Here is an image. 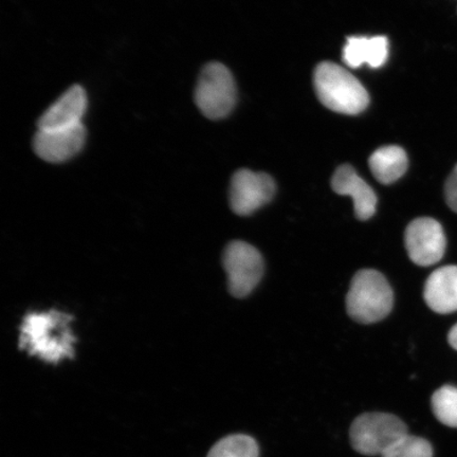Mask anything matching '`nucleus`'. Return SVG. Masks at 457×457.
I'll return each instance as SVG.
<instances>
[{
  "label": "nucleus",
  "instance_id": "nucleus-10",
  "mask_svg": "<svg viewBox=\"0 0 457 457\" xmlns=\"http://www.w3.org/2000/svg\"><path fill=\"white\" fill-rule=\"evenodd\" d=\"M331 187L339 195L352 197L358 220H368L375 215L376 194L351 165L343 164L337 169Z\"/></svg>",
  "mask_w": 457,
  "mask_h": 457
},
{
  "label": "nucleus",
  "instance_id": "nucleus-1",
  "mask_svg": "<svg viewBox=\"0 0 457 457\" xmlns=\"http://www.w3.org/2000/svg\"><path fill=\"white\" fill-rule=\"evenodd\" d=\"M71 321L70 314L57 311L27 314L21 328V350L53 364L73 358Z\"/></svg>",
  "mask_w": 457,
  "mask_h": 457
},
{
  "label": "nucleus",
  "instance_id": "nucleus-11",
  "mask_svg": "<svg viewBox=\"0 0 457 457\" xmlns=\"http://www.w3.org/2000/svg\"><path fill=\"white\" fill-rule=\"evenodd\" d=\"M86 108L87 96L85 90L79 85H73L39 118L38 129H65L82 123Z\"/></svg>",
  "mask_w": 457,
  "mask_h": 457
},
{
  "label": "nucleus",
  "instance_id": "nucleus-19",
  "mask_svg": "<svg viewBox=\"0 0 457 457\" xmlns=\"http://www.w3.org/2000/svg\"><path fill=\"white\" fill-rule=\"evenodd\" d=\"M448 341L450 345L457 351V324L454 325L453 328H451L450 333L448 335Z\"/></svg>",
  "mask_w": 457,
  "mask_h": 457
},
{
  "label": "nucleus",
  "instance_id": "nucleus-13",
  "mask_svg": "<svg viewBox=\"0 0 457 457\" xmlns=\"http://www.w3.org/2000/svg\"><path fill=\"white\" fill-rule=\"evenodd\" d=\"M342 56L343 62L351 68H358L362 64H368L371 68L382 67L388 57L387 38L348 37Z\"/></svg>",
  "mask_w": 457,
  "mask_h": 457
},
{
  "label": "nucleus",
  "instance_id": "nucleus-14",
  "mask_svg": "<svg viewBox=\"0 0 457 457\" xmlns=\"http://www.w3.org/2000/svg\"><path fill=\"white\" fill-rule=\"evenodd\" d=\"M408 164L407 153L396 145L378 148L369 160L371 174L382 185H391L402 179L408 170Z\"/></svg>",
  "mask_w": 457,
  "mask_h": 457
},
{
  "label": "nucleus",
  "instance_id": "nucleus-9",
  "mask_svg": "<svg viewBox=\"0 0 457 457\" xmlns=\"http://www.w3.org/2000/svg\"><path fill=\"white\" fill-rule=\"evenodd\" d=\"M85 140L83 123L65 129H38L33 139V150L45 162L61 163L76 156Z\"/></svg>",
  "mask_w": 457,
  "mask_h": 457
},
{
  "label": "nucleus",
  "instance_id": "nucleus-15",
  "mask_svg": "<svg viewBox=\"0 0 457 457\" xmlns=\"http://www.w3.org/2000/svg\"><path fill=\"white\" fill-rule=\"evenodd\" d=\"M260 448L254 438L245 434H232L220 439L207 457H259Z\"/></svg>",
  "mask_w": 457,
  "mask_h": 457
},
{
  "label": "nucleus",
  "instance_id": "nucleus-2",
  "mask_svg": "<svg viewBox=\"0 0 457 457\" xmlns=\"http://www.w3.org/2000/svg\"><path fill=\"white\" fill-rule=\"evenodd\" d=\"M314 90L328 110L343 114H358L367 110L370 96L356 77L331 62L319 64L313 74Z\"/></svg>",
  "mask_w": 457,
  "mask_h": 457
},
{
  "label": "nucleus",
  "instance_id": "nucleus-16",
  "mask_svg": "<svg viewBox=\"0 0 457 457\" xmlns=\"http://www.w3.org/2000/svg\"><path fill=\"white\" fill-rule=\"evenodd\" d=\"M432 410L442 424L457 428V387L444 386L433 394Z\"/></svg>",
  "mask_w": 457,
  "mask_h": 457
},
{
  "label": "nucleus",
  "instance_id": "nucleus-7",
  "mask_svg": "<svg viewBox=\"0 0 457 457\" xmlns=\"http://www.w3.org/2000/svg\"><path fill=\"white\" fill-rule=\"evenodd\" d=\"M404 243L411 261L422 267L441 261L447 245L442 225L430 217H420L411 222L405 230Z\"/></svg>",
  "mask_w": 457,
  "mask_h": 457
},
{
  "label": "nucleus",
  "instance_id": "nucleus-12",
  "mask_svg": "<svg viewBox=\"0 0 457 457\" xmlns=\"http://www.w3.org/2000/svg\"><path fill=\"white\" fill-rule=\"evenodd\" d=\"M424 298L433 312H457V266H445L433 271L427 279Z\"/></svg>",
  "mask_w": 457,
  "mask_h": 457
},
{
  "label": "nucleus",
  "instance_id": "nucleus-5",
  "mask_svg": "<svg viewBox=\"0 0 457 457\" xmlns=\"http://www.w3.org/2000/svg\"><path fill=\"white\" fill-rule=\"evenodd\" d=\"M237 85L230 71L220 62H210L200 73L195 103L204 116L224 119L237 104Z\"/></svg>",
  "mask_w": 457,
  "mask_h": 457
},
{
  "label": "nucleus",
  "instance_id": "nucleus-3",
  "mask_svg": "<svg viewBox=\"0 0 457 457\" xmlns=\"http://www.w3.org/2000/svg\"><path fill=\"white\" fill-rule=\"evenodd\" d=\"M393 304V290L384 274L373 270H364L353 278L346 296V310L356 322H379L388 316Z\"/></svg>",
  "mask_w": 457,
  "mask_h": 457
},
{
  "label": "nucleus",
  "instance_id": "nucleus-18",
  "mask_svg": "<svg viewBox=\"0 0 457 457\" xmlns=\"http://www.w3.org/2000/svg\"><path fill=\"white\" fill-rule=\"evenodd\" d=\"M445 197L449 208L457 213V165L445 182Z\"/></svg>",
  "mask_w": 457,
  "mask_h": 457
},
{
  "label": "nucleus",
  "instance_id": "nucleus-4",
  "mask_svg": "<svg viewBox=\"0 0 457 457\" xmlns=\"http://www.w3.org/2000/svg\"><path fill=\"white\" fill-rule=\"evenodd\" d=\"M408 434V427L395 415L365 413L353 420L350 438L358 453L381 457Z\"/></svg>",
  "mask_w": 457,
  "mask_h": 457
},
{
  "label": "nucleus",
  "instance_id": "nucleus-6",
  "mask_svg": "<svg viewBox=\"0 0 457 457\" xmlns=\"http://www.w3.org/2000/svg\"><path fill=\"white\" fill-rule=\"evenodd\" d=\"M228 276V290L236 298L253 293L264 273V262L259 251L247 243L228 244L222 256Z\"/></svg>",
  "mask_w": 457,
  "mask_h": 457
},
{
  "label": "nucleus",
  "instance_id": "nucleus-17",
  "mask_svg": "<svg viewBox=\"0 0 457 457\" xmlns=\"http://www.w3.org/2000/svg\"><path fill=\"white\" fill-rule=\"evenodd\" d=\"M381 457H433V449L426 439L408 434Z\"/></svg>",
  "mask_w": 457,
  "mask_h": 457
},
{
  "label": "nucleus",
  "instance_id": "nucleus-8",
  "mask_svg": "<svg viewBox=\"0 0 457 457\" xmlns=\"http://www.w3.org/2000/svg\"><path fill=\"white\" fill-rule=\"evenodd\" d=\"M276 194V182L265 173L243 169L233 175L230 204L233 212L248 216L270 202Z\"/></svg>",
  "mask_w": 457,
  "mask_h": 457
}]
</instances>
